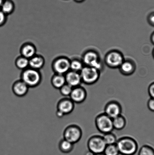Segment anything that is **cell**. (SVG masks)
<instances>
[{
  "instance_id": "obj_13",
  "label": "cell",
  "mask_w": 154,
  "mask_h": 155,
  "mask_svg": "<svg viewBox=\"0 0 154 155\" xmlns=\"http://www.w3.org/2000/svg\"><path fill=\"white\" fill-rule=\"evenodd\" d=\"M65 75L66 83L72 87L80 86L82 81L79 72L70 71Z\"/></svg>"
},
{
  "instance_id": "obj_24",
  "label": "cell",
  "mask_w": 154,
  "mask_h": 155,
  "mask_svg": "<svg viewBox=\"0 0 154 155\" xmlns=\"http://www.w3.org/2000/svg\"><path fill=\"white\" fill-rule=\"evenodd\" d=\"M103 153L105 155H119L120 154L116 144L107 145Z\"/></svg>"
},
{
  "instance_id": "obj_9",
  "label": "cell",
  "mask_w": 154,
  "mask_h": 155,
  "mask_svg": "<svg viewBox=\"0 0 154 155\" xmlns=\"http://www.w3.org/2000/svg\"><path fill=\"white\" fill-rule=\"evenodd\" d=\"M105 61L110 67L116 68H120L124 60L123 55L120 52L113 51L107 54Z\"/></svg>"
},
{
  "instance_id": "obj_6",
  "label": "cell",
  "mask_w": 154,
  "mask_h": 155,
  "mask_svg": "<svg viewBox=\"0 0 154 155\" xmlns=\"http://www.w3.org/2000/svg\"><path fill=\"white\" fill-rule=\"evenodd\" d=\"M106 144L102 136L93 135L89 138L87 143L89 151L94 154L103 153Z\"/></svg>"
},
{
  "instance_id": "obj_1",
  "label": "cell",
  "mask_w": 154,
  "mask_h": 155,
  "mask_svg": "<svg viewBox=\"0 0 154 155\" xmlns=\"http://www.w3.org/2000/svg\"><path fill=\"white\" fill-rule=\"evenodd\" d=\"M119 153L122 155H134L138 151V143L133 138L123 137L118 140L116 143Z\"/></svg>"
},
{
  "instance_id": "obj_11",
  "label": "cell",
  "mask_w": 154,
  "mask_h": 155,
  "mask_svg": "<svg viewBox=\"0 0 154 155\" xmlns=\"http://www.w3.org/2000/svg\"><path fill=\"white\" fill-rule=\"evenodd\" d=\"M87 96L86 91L80 85L73 88L69 98L75 103L80 104L85 101Z\"/></svg>"
},
{
  "instance_id": "obj_26",
  "label": "cell",
  "mask_w": 154,
  "mask_h": 155,
  "mask_svg": "<svg viewBox=\"0 0 154 155\" xmlns=\"http://www.w3.org/2000/svg\"><path fill=\"white\" fill-rule=\"evenodd\" d=\"M83 67L82 63L79 60H74L71 61L70 71L75 72H80Z\"/></svg>"
},
{
  "instance_id": "obj_16",
  "label": "cell",
  "mask_w": 154,
  "mask_h": 155,
  "mask_svg": "<svg viewBox=\"0 0 154 155\" xmlns=\"http://www.w3.org/2000/svg\"><path fill=\"white\" fill-rule=\"evenodd\" d=\"M44 64V59L42 56L36 55L29 59V67L32 69L39 71Z\"/></svg>"
},
{
  "instance_id": "obj_18",
  "label": "cell",
  "mask_w": 154,
  "mask_h": 155,
  "mask_svg": "<svg viewBox=\"0 0 154 155\" xmlns=\"http://www.w3.org/2000/svg\"><path fill=\"white\" fill-rule=\"evenodd\" d=\"M113 125L114 129L120 130L126 127L127 122L126 118L122 114L112 119Z\"/></svg>"
},
{
  "instance_id": "obj_37",
  "label": "cell",
  "mask_w": 154,
  "mask_h": 155,
  "mask_svg": "<svg viewBox=\"0 0 154 155\" xmlns=\"http://www.w3.org/2000/svg\"><path fill=\"white\" fill-rule=\"evenodd\" d=\"M94 155H105L103 153H99V154H94Z\"/></svg>"
},
{
  "instance_id": "obj_7",
  "label": "cell",
  "mask_w": 154,
  "mask_h": 155,
  "mask_svg": "<svg viewBox=\"0 0 154 155\" xmlns=\"http://www.w3.org/2000/svg\"><path fill=\"white\" fill-rule=\"evenodd\" d=\"M71 61L66 57H60L54 61L52 68L55 74L65 75L70 71Z\"/></svg>"
},
{
  "instance_id": "obj_2",
  "label": "cell",
  "mask_w": 154,
  "mask_h": 155,
  "mask_svg": "<svg viewBox=\"0 0 154 155\" xmlns=\"http://www.w3.org/2000/svg\"><path fill=\"white\" fill-rule=\"evenodd\" d=\"M42 77L38 70L28 68L21 74V79L30 88H34L40 84Z\"/></svg>"
},
{
  "instance_id": "obj_29",
  "label": "cell",
  "mask_w": 154,
  "mask_h": 155,
  "mask_svg": "<svg viewBox=\"0 0 154 155\" xmlns=\"http://www.w3.org/2000/svg\"><path fill=\"white\" fill-rule=\"evenodd\" d=\"M148 91L150 98L154 99V82L150 84L149 85Z\"/></svg>"
},
{
  "instance_id": "obj_14",
  "label": "cell",
  "mask_w": 154,
  "mask_h": 155,
  "mask_svg": "<svg viewBox=\"0 0 154 155\" xmlns=\"http://www.w3.org/2000/svg\"><path fill=\"white\" fill-rule=\"evenodd\" d=\"M29 89V87L21 80L15 81L12 87V91L14 95L20 97L27 95Z\"/></svg>"
},
{
  "instance_id": "obj_3",
  "label": "cell",
  "mask_w": 154,
  "mask_h": 155,
  "mask_svg": "<svg viewBox=\"0 0 154 155\" xmlns=\"http://www.w3.org/2000/svg\"><path fill=\"white\" fill-rule=\"evenodd\" d=\"M95 124L98 130L103 134L112 132L114 130L112 118L105 113L99 114L96 117Z\"/></svg>"
},
{
  "instance_id": "obj_28",
  "label": "cell",
  "mask_w": 154,
  "mask_h": 155,
  "mask_svg": "<svg viewBox=\"0 0 154 155\" xmlns=\"http://www.w3.org/2000/svg\"><path fill=\"white\" fill-rule=\"evenodd\" d=\"M7 19V15L0 10V27L4 25Z\"/></svg>"
},
{
  "instance_id": "obj_21",
  "label": "cell",
  "mask_w": 154,
  "mask_h": 155,
  "mask_svg": "<svg viewBox=\"0 0 154 155\" xmlns=\"http://www.w3.org/2000/svg\"><path fill=\"white\" fill-rule=\"evenodd\" d=\"M14 7V3L11 0H4L1 7V10L7 15L13 13Z\"/></svg>"
},
{
  "instance_id": "obj_5",
  "label": "cell",
  "mask_w": 154,
  "mask_h": 155,
  "mask_svg": "<svg viewBox=\"0 0 154 155\" xmlns=\"http://www.w3.org/2000/svg\"><path fill=\"white\" fill-rule=\"evenodd\" d=\"M82 134V130L79 126L71 124L65 129L63 132V139L75 144L80 140Z\"/></svg>"
},
{
  "instance_id": "obj_10",
  "label": "cell",
  "mask_w": 154,
  "mask_h": 155,
  "mask_svg": "<svg viewBox=\"0 0 154 155\" xmlns=\"http://www.w3.org/2000/svg\"><path fill=\"white\" fill-rule=\"evenodd\" d=\"M122 107L120 103L115 100H112L105 105L104 113L113 119L122 114Z\"/></svg>"
},
{
  "instance_id": "obj_35",
  "label": "cell",
  "mask_w": 154,
  "mask_h": 155,
  "mask_svg": "<svg viewBox=\"0 0 154 155\" xmlns=\"http://www.w3.org/2000/svg\"><path fill=\"white\" fill-rule=\"evenodd\" d=\"M4 0H0V8L1 7L2 5L3 4V2H4Z\"/></svg>"
},
{
  "instance_id": "obj_38",
  "label": "cell",
  "mask_w": 154,
  "mask_h": 155,
  "mask_svg": "<svg viewBox=\"0 0 154 155\" xmlns=\"http://www.w3.org/2000/svg\"><path fill=\"white\" fill-rule=\"evenodd\" d=\"M153 58H154V49L153 50Z\"/></svg>"
},
{
  "instance_id": "obj_31",
  "label": "cell",
  "mask_w": 154,
  "mask_h": 155,
  "mask_svg": "<svg viewBox=\"0 0 154 155\" xmlns=\"http://www.w3.org/2000/svg\"><path fill=\"white\" fill-rule=\"evenodd\" d=\"M148 20L149 24L154 27V13H151L149 15Z\"/></svg>"
},
{
  "instance_id": "obj_22",
  "label": "cell",
  "mask_w": 154,
  "mask_h": 155,
  "mask_svg": "<svg viewBox=\"0 0 154 155\" xmlns=\"http://www.w3.org/2000/svg\"><path fill=\"white\" fill-rule=\"evenodd\" d=\"M16 65L18 69L24 70L29 66V60L21 56L18 57L16 61Z\"/></svg>"
},
{
  "instance_id": "obj_17",
  "label": "cell",
  "mask_w": 154,
  "mask_h": 155,
  "mask_svg": "<svg viewBox=\"0 0 154 155\" xmlns=\"http://www.w3.org/2000/svg\"><path fill=\"white\" fill-rule=\"evenodd\" d=\"M51 83L54 88L60 89L66 83L65 75L55 74L51 78Z\"/></svg>"
},
{
  "instance_id": "obj_23",
  "label": "cell",
  "mask_w": 154,
  "mask_h": 155,
  "mask_svg": "<svg viewBox=\"0 0 154 155\" xmlns=\"http://www.w3.org/2000/svg\"><path fill=\"white\" fill-rule=\"evenodd\" d=\"M102 136L106 145H113L117 143L118 140L117 137L112 132L105 134Z\"/></svg>"
},
{
  "instance_id": "obj_20",
  "label": "cell",
  "mask_w": 154,
  "mask_h": 155,
  "mask_svg": "<svg viewBox=\"0 0 154 155\" xmlns=\"http://www.w3.org/2000/svg\"><path fill=\"white\" fill-rule=\"evenodd\" d=\"M74 145V144L63 139L60 140L59 143V149L62 153H69L73 150Z\"/></svg>"
},
{
  "instance_id": "obj_36",
  "label": "cell",
  "mask_w": 154,
  "mask_h": 155,
  "mask_svg": "<svg viewBox=\"0 0 154 155\" xmlns=\"http://www.w3.org/2000/svg\"><path fill=\"white\" fill-rule=\"evenodd\" d=\"M74 1L77 2H80L84 1V0H74Z\"/></svg>"
},
{
  "instance_id": "obj_32",
  "label": "cell",
  "mask_w": 154,
  "mask_h": 155,
  "mask_svg": "<svg viewBox=\"0 0 154 155\" xmlns=\"http://www.w3.org/2000/svg\"><path fill=\"white\" fill-rule=\"evenodd\" d=\"M56 114L57 117H58L59 118H62L63 117V116H64V115L61 112L59 111L58 110H57V111L56 112Z\"/></svg>"
},
{
  "instance_id": "obj_15",
  "label": "cell",
  "mask_w": 154,
  "mask_h": 155,
  "mask_svg": "<svg viewBox=\"0 0 154 155\" xmlns=\"http://www.w3.org/2000/svg\"><path fill=\"white\" fill-rule=\"evenodd\" d=\"M21 53L22 57L29 60L36 55V48L32 44L27 43L23 45L21 48Z\"/></svg>"
},
{
  "instance_id": "obj_34",
  "label": "cell",
  "mask_w": 154,
  "mask_h": 155,
  "mask_svg": "<svg viewBox=\"0 0 154 155\" xmlns=\"http://www.w3.org/2000/svg\"><path fill=\"white\" fill-rule=\"evenodd\" d=\"M94 153H93L91 151H89L85 153V155H94Z\"/></svg>"
},
{
  "instance_id": "obj_30",
  "label": "cell",
  "mask_w": 154,
  "mask_h": 155,
  "mask_svg": "<svg viewBox=\"0 0 154 155\" xmlns=\"http://www.w3.org/2000/svg\"><path fill=\"white\" fill-rule=\"evenodd\" d=\"M147 105L149 110L154 112V99L150 98L147 102Z\"/></svg>"
},
{
  "instance_id": "obj_27",
  "label": "cell",
  "mask_w": 154,
  "mask_h": 155,
  "mask_svg": "<svg viewBox=\"0 0 154 155\" xmlns=\"http://www.w3.org/2000/svg\"><path fill=\"white\" fill-rule=\"evenodd\" d=\"M72 89L71 86L66 83L59 89L60 94L65 97H69L72 92Z\"/></svg>"
},
{
  "instance_id": "obj_12",
  "label": "cell",
  "mask_w": 154,
  "mask_h": 155,
  "mask_svg": "<svg viewBox=\"0 0 154 155\" xmlns=\"http://www.w3.org/2000/svg\"><path fill=\"white\" fill-rule=\"evenodd\" d=\"M75 103L69 98L65 97L59 100L57 105V110L64 115L69 114L73 111Z\"/></svg>"
},
{
  "instance_id": "obj_25",
  "label": "cell",
  "mask_w": 154,
  "mask_h": 155,
  "mask_svg": "<svg viewBox=\"0 0 154 155\" xmlns=\"http://www.w3.org/2000/svg\"><path fill=\"white\" fill-rule=\"evenodd\" d=\"M138 155H154V149L150 145H143L140 148Z\"/></svg>"
},
{
  "instance_id": "obj_4",
  "label": "cell",
  "mask_w": 154,
  "mask_h": 155,
  "mask_svg": "<svg viewBox=\"0 0 154 155\" xmlns=\"http://www.w3.org/2000/svg\"><path fill=\"white\" fill-rule=\"evenodd\" d=\"M82 83L87 85L94 84L99 80V71L94 68L86 66L80 72Z\"/></svg>"
},
{
  "instance_id": "obj_33",
  "label": "cell",
  "mask_w": 154,
  "mask_h": 155,
  "mask_svg": "<svg viewBox=\"0 0 154 155\" xmlns=\"http://www.w3.org/2000/svg\"><path fill=\"white\" fill-rule=\"evenodd\" d=\"M151 40L152 43L154 45V32L152 33L151 37Z\"/></svg>"
},
{
  "instance_id": "obj_19",
  "label": "cell",
  "mask_w": 154,
  "mask_h": 155,
  "mask_svg": "<svg viewBox=\"0 0 154 155\" xmlns=\"http://www.w3.org/2000/svg\"><path fill=\"white\" fill-rule=\"evenodd\" d=\"M121 72L125 75L132 74L135 71V67L133 64L129 61H124L120 67Z\"/></svg>"
},
{
  "instance_id": "obj_8",
  "label": "cell",
  "mask_w": 154,
  "mask_h": 155,
  "mask_svg": "<svg viewBox=\"0 0 154 155\" xmlns=\"http://www.w3.org/2000/svg\"><path fill=\"white\" fill-rule=\"evenodd\" d=\"M83 61L86 66L94 68L99 71L102 68L99 55L93 51L86 53L83 57Z\"/></svg>"
}]
</instances>
